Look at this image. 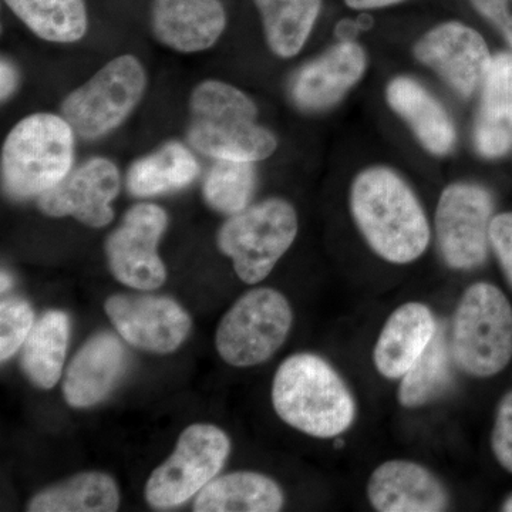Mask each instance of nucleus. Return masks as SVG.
Wrapping results in <instances>:
<instances>
[{"label": "nucleus", "mask_w": 512, "mask_h": 512, "mask_svg": "<svg viewBox=\"0 0 512 512\" xmlns=\"http://www.w3.org/2000/svg\"><path fill=\"white\" fill-rule=\"evenodd\" d=\"M292 323L291 303L284 293L272 288L252 289L225 313L215 345L228 365H262L282 348Z\"/></svg>", "instance_id": "7"}, {"label": "nucleus", "mask_w": 512, "mask_h": 512, "mask_svg": "<svg viewBox=\"0 0 512 512\" xmlns=\"http://www.w3.org/2000/svg\"><path fill=\"white\" fill-rule=\"evenodd\" d=\"M35 312L23 299H3L0 303V359H12L23 348L35 326Z\"/></svg>", "instance_id": "30"}, {"label": "nucleus", "mask_w": 512, "mask_h": 512, "mask_svg": "<svg viewBox=\"0 0 512 512\" xmlns=\"http://www.w3.org/2000/svg\"><path fill=\"white\" fill-rule=\"evenodd\" d=\"M367 498L379 512H440L450 507L443 481L410 460L380 464L367 481Z\"/></svg>", "instance_id": "16"}, {"label": "nucleus", "mask_w": 512, "mask_h": 512, "mask_svg": "<svg viewBox=\"0 0 512 512\" xmlns=\"http://www.w3.org/2000/svg\"><path fill=\"white\" fill-rule=\"evenodd\" d=\"M473 8L490 22L512 49V0H470Z\"/></svg>", "instance_id": "33"}, {"label": "nucleus", "mask_w": 512, "mask_h": 512, "mask_svg": "<svg viewBox=\"0 0 512 512\" xmlns=\"http://www.w3.org/2000/svg\"><path fill=\"white\" fill-rule=\"evenodd\" d=\"M36 36L47 42L74 43L87 32L84 0H5Z\"/></svg>", "instance_id": "28"}, {"label": "nucleus", "mask_w": 512, "mask_h": 512, "mask_svg": "<svg viewBox=\"0 0 512 512\" xmlns=\"http://www.w3.org/2000/svg\"><path fill=\"white\" fill-rule=\"evenodd\" d=\"M0 76H2V100L8 99L15 92L18 87V73H16L15 66L8 60H2V69H0Z\"/></svg>", "instance_id": "34"}, {"label": "nucleus", "mask_w": 512, "mask_h": 512, "mask_svg": "<svg viewBox=\"0 0 512 512\" xmlns=\"http://www.w3.org/2000/svg\"><path fill=\"white\" fill-rule=\"evenodd\" d=\"M404 0H345L349 8L355 10H373L389 8V6L399 5Z\"/></svg>", "instance_id": "35"}, {"label": "nucleus", "mask_w": 512, "mask_h": 512, "mask_svg": "<svg viewBox=\"0 0 512 512\" xmlns=\"http://www.w3.org/2000/svg\"><path fill=\"white\" fill-rule=\"evenodd\" d=\"M450 346L457 369L485 379L503 372L512 359V306L497 286H468L454 312Z\"/></svg>", "instance_id": "5"}, {"label": "nucleus", "mask_w": 512, "mask_h": 512, "mask_svg": "<svg viewBox=\"0 0 512 512\" xmlns=\"http://www.w3.org/2000/svg\"><path fill=\"white\" fill-rule=\"evenodd\" d=\"M107 316L128 345L157 355L180 348L191 332V318L168 296L120 293L106 301Z\"/></svg>", "instance_id": "13"}, {"label": "nucleus", "mask_w": 512, "mask_h": 512, "mask_svg": "<svg viewBox=\"0 0 512 512\" xmlns=\"http://www.w3.org/2000/svg\"><path fill=\"white\" fill-rule=\"evenodd\" d=\"M10 286H12V278L6 272H2V292L9 291Z\"/></svg>", "instance_id": "36"}, {"label": "nucleus", "mask_w": 512, "mask_h": 512, "mask_svg": "<svg viewBox=\"0 0 512 512\" xmlns=\"http://www.w3.org/2000/svg\"><path fill=\"white\" fill-rule=\"evenodd\" d=\"M255 184L254 163L221 158L215 161L205 178V201L222 214H238L249 207Z\"/></svg>", "instance_id": "29"}, {"label": "nucleus", "mask_w": 512, "mask_h": 512, "mask_svg": "<svg viewBox=\"0 0 512 512\" xmlns=\"http://www.w3.org/2000/svg\"><path fill=\"white\" fill-rule=\"evenodd\" d=\"M167 224V214L158 205L137 204L126 212L106 241L107 264L120 284L137 291L164 285L167 269L157 248Z\"/></svg>", "instance_id": "11"}, {"label": "nucleus", "mask_w": 512, "mask_h": 512, "mask_svg": "<svg viewBox=\"0 0 512 512\" xmlns=\"http://www.w3.org/2000/svg\"><path fill=\"white\" fill-rule=\"evenodd\" d=\"M349 205L360 235L383 261L409 265L426 254L429 218L416 192L393 168L372 165L357 173Z\"/></svg>", "instance_id": "1"}, {"label": "nucleus", "mask_w": 512, "mask_h": 512, "mask_svg": "<svg viewBox=\"0 0 512 512\" xmlns=\"http://www.w3.org/2000/svg\"><path fill=\"white\" fill-rule=\"evenodd\" d=\"M231 440L212 424H192L178 439L174 453L148 478L147 503L157 510L180 507L221 473Z\"/></svg>", "instance_id": "9"}, {"label": "nucleus", "mask_w": 512, "mask_h": 512, "mask_svg": "<svg viewBox=\"0 0 512 512\" xmlns=\"http://www.w3.org/2000/svg\"><path fill=\"white\" fill-rule=\"evenodd\" d=\"M453 353L446 329L440 326L426 352L400 379L397 400L404 409H420L450 389L454 377Z\"/></svg>", "instance_id": "26"}, {"label": "nucleus", "mask_w": 512, "mask_h": 512, "mask_svg": "<svg viewBox=\"0 0 512 512\" xmlns=\"http://www.w3.org/2000/svg\"><path fill=\"white\" fill-rule=\"evenodd\" d=\"M440 325L426 303L407 302L384 322L373 349V365L387 380H400L433 342Z\"/></svg>", "instance_id": "19"}, {"label": "nucleus", "mask_w": 512, "mask_h": 512, "mask_svg": "<svg viewBox=\"0 0 512 512\" xmlns=\"http://www.w3.org/2000/svg\"><path fill=\"white\" fill-rule=\"evenodd\" d=\"M480 94L473 143L481 157L494 160L512 150V52L493 56Z\"/></svg>", "instance_id": "21"}, {"label": "nucleus", "mask_w": 512, "mask_h": 512, "mask_svg": "<svg viewBox=\"0 0 512 512\" xmlns=\"http://www.w3.org/2000/svg\"><path fill=\"white\" fill-rule=\"evenodd\" d=\"M491 447L500 466L512 474V392L505 394L498 406Z\"/></svg>", "instance_id": "31"}, {"label": "nucleus", "mask_w": 512, "mask_h": 512, "mask_svg": "<svg viewBox=\"0 0 512 512\" xmlns=\"http://www.w3.org/2000/svg\"><path fill=\"white\" fill-rule=\"evenodd\" d=\"M490 245L512 286V212L495 215L490 225Z\"/></svg>", "instance_id": "32"}, {"label": "nucleus", "mask_w": 512, "mask_h": 512, "mask_svg": "<svg viewBox=\"0 0 512 512\" xmlns=\"http://www.w3.org/2000/svg\"><path fill=\"white\" fill-rule=\"evenodd\" d=\"M387 106L410 128L420 146L434 157H446L457 146V128L450 113L419 80L396 76L384 90Z\"/></svg>", "instance_id": "18"}, {"label": "nucleus", "mask_w": 512, "mask_h": 512, "mask_svg": "<svg viewBox=\"0 0 512 512\" xmlns=\"http://www.w3.org/2000/svg\"><path fill=\"white\" fill-rule=\"evenodd\" d=\"M197 160L180 143H168L156 153L131 165L127 175L128 191L134 197H153L181 190L198 175Z\"/></svg>", "instance_id": "27"}, {"label": "nucleus", "mask_w": 512, "mask_h": 512, "mask_svg": "<svg viewBox=\"0 0 512 512\" xmlns=\"http://www.w3.org/2000/svg\"><path fill=\"white\" fill-rule=\"evenodd\" d=\"M413 55L463 99L480 92L493 60L484 37L457 20L424 33L413 46Z\"/></svg>", "instance_id": "12"}, {"label": "nucleus", "mask_w": 512, "mask_h": 512, "mask_svg": "<svg viewBox=\"0 0 512 512\" xmlns=\"http://www.w3.org/2000/svg\"><path fill=\"white\" fill-rule=\"evenodd\" d=\"M146 84V72L137 57H116L64 99L63 119L87 140L106 136L140 103Z\"/></svg>", "instance_id": "8"}, {"label": "nucleus", "mask_w": 512, "mask_h": 512, "mask_svg": "<svg viewBox=\"0 0 512 512\" xmlns=\"http://www.w3.org/2000/svg\"><path fill=\"white\" fill-rule=\"evenodd\" d=\"M120 191V174L106 158H93L37 197V207L53 218L74 217L92 228H103L114 218L111 201Z\"/></svg>", "instance_id": "14"}, {"label": "nucleus", "mask_w": 512, "mask_h": 512, "mask_svg": "<svg viewBox=\"0 0 512 512\" xmlns=\"http://www.w3.org/2000/svg\"><path fill=\"white\" fill-rule=\"evenodd\" d=\"M285 504L281 485L264 474L239 471L214 478L194 501L195 512H278Z\"/></svg>", "instance_id": "22"}, {"label": "nucleus", "mask_w": 512, "mask_h": 512, "mask_svg": "<svg viewBox=\"0 0 512 512\" xmlns=\"http://www.w3.org/2000/svg\"><path fill=\"white\" fill-rule=\"evenodd\" d=\"M504 511L512 512V497L505 503Z\"/></svg>", "instance_id": "37"}, {"label": "nucleus", "mask_w": 512, "mask_h": 512, "mask_svg": "<svg viewBox=\"0 0 512 512\" xmlns=\"http://www.w3.org/2000/svg\"><path fill=\"white\" fill-rule=\"evenodd\" d=\"M190 116L191 146L217 160L258 163L278 147L274 133L258 123L254 101L231 84H198L191 94Z\"/></svg>", "instance_id": "3"}, {"label": "nucleus", "mask_w": 512, "mask_h": 512, "mask_svg": "<svg viewBox=\"0 0 512 512\" xmlns=\"http://www.w3.org/2000/svg\"><path fill=\"white\" fill-rule=\"evenodd\" d=\"M369 67L365 47L343 40L303 64L292 77L289 94L306 113H322L338 106L360 83Z\"/></svg>", "instance_id": "15"}, {"label": "nucleus", "mask_w": 512, "mask_h": 512, "mask_svg": "<svg viewBox=\"0 0 512 512\" xmlns=\"http://www.w3.org/2000/svg\"><path fill=\"white\" fill-rule=\"evenodd\" d=\"M127 366V350L117 336L107 332L94 335L67 367L64 400L76 409L103 402L116 389Z\"/></svg>", "instance_id": "17"}, {"label": "nucleus", "mask_w": 512, "mask_h": 512, "mask_svg": "<svg viewBox=\"0 0 512 512\" xmlns=\"http://www.w3.org/2000/svg\"><path fill=\"white\" fill-rule=\"evenodd\" d=\"M261 13L266 43L276 56L291 59L308 42L322 0H254Z\"/></svg>", "instance_id": "25"}, {"label": "nucleus", "mask_w": 512, "mask_h": 512, "mask_svg": "<svg viewBox=\"0 0 512 512\" xmlns=\"http://www.w3.org/2000/svg\"><path fill=\"white\" fill-rule=\"evenodd\" d=\"M295 208L269 198L232 215L220 229L218 248L231 258L242 282L259 284L274 271L298 235Z\"/></svg>", "instance_id": "6"}, {"label": "nucleus", "mask_w": 512, "mask_h": 512, "mask_svg": "<svg viewBox=\"0 0 512 512\" xmlns=\"http://www.w3.org/2000/svg\"><path fill=\"white\" fill-rule=\"evenodd\" d=\"M494 200L483 185L457 181L437 201L434 232L448 268L473 271L487 261Z\"/></svg>", "instance_id": "10"}, {"label": "nucleus", "mask_w": 512, "mask_h": 512, "mask_svg": "<svg viewBox=\"0 0 512 512\" xmlns=\"http://www.w3.org/2000/svg\"><path fill=\"white\" fill-rule=\"evenodd\" d=\"M120 507L116 481L100 471L77 474L37 493L30 512H114Z\"/></svg>", "instance_id": "24"}, {"label": "nucleus", "mask_w": 512, "mask_h": 512, "mask_svg": "<svg viewBox=\"0 0 512 512\" xmlns=\"http://www.w3.org/2000/svg\"><path fill=\"white\" fill-rule=\"evenodd\" d=\"M227 25L220 0H154L151 28L163 45L181 53L215 45Z\"/></svg>", "instance_id": "20"}, {"label": "nucleus", "mask_w": 512, "mask_h": 512, "mask_svg": "<svg viewBox=\"0 0 512 512\" xmlns=\"http://www.w3.org/2000/svg\"><path fill=\"white\" fill-rule=\"evenodd\" d=\"M73 128L55 114L19 121L2 150L3 190L15 200L40 197L72 170Z\"/></svg>", "instance_id": "4"}, {"label": "nucleus", "mask_w": 512, "mask_h": 512, "mask_svg": "<svg viewBox=\"0 0 512 512\" xmlns=\"http://www.w3.org/2000/svg\"><path fill=\"white\" fill-rule=\"evenodd\" d=\"M272 404L279 419L315 439H338L357 416L348 384L328 360L313 353L282 362L272 384Z\"/></svg>", "instance_id": "2"}, {"label": "nucleus", "mask_w": 512, "mask_h": 512, "mask_svg": "<svg viewBox=\"0 0 512 512\" xmlns=\"http://www.w3.org/2000/svg\"><path fill=\"white\" fill-rule=\"evenodd\" d=\"M335 446H336V447H338V446H339V447H342V446H343V440H342V439H338V440H336V441H335Z\"/></svg>", "instance_id": "38"}, {"label": "nucleus", "mask_w": 512, "mask_h": 512, "mask_svg": "<svg viewBox=\"0 0 512 512\" xmlns=\"http://www.w3.org/2000/svg\"><path fill=\"white\" fill-rule=\"evenodd\" d=\"M69 338L70 320L66 313L49 311L37 320L22 348L23 372L35 386L49 390L59 382Z\"/></svg>", "instance_id": "23"}]
</instances>
